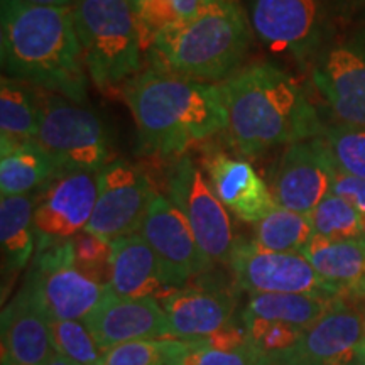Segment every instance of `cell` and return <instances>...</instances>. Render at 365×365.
I'll return each mask as SVG.
<instances>
[{"label": "cell", "mask_w": 365, "mask_h": 365, "mask_svg": "<svg viewBox=\"0 0 365 365\" xmlns=\"http://www.w3.org/2000/svg\"><path fill=\"white\" fill-rule=\"evenodd\" d=\"M0 56L11 78L76 103L86 100V68L71 7L0 0Z\"/></svg>", "instance_id": "cell-1"}, {"label": "cell", "mask_w": 365, "mask_h": 365, "mask_svg": "<svg viewBox=\"0 0 365 365\" xmlns=\"http://www.w3.org/2000/svg\"><path fill=\"white\" fill-rule=\"evenodd\" d=\"M203 4L205 0H140L137 4V27L143 51H149L159 34L188 19Z\"/></svg>", "instance_id": "cell-28"}, {"label": "cell", "mask_w": 365, "mask_h": 365, "mask_svg": "<svg viewBox=\"0 0 365 365\" xmlns=\"http://www.w3.org/2000/svg\"><path fill=\"white\" fill-rule=\"evenodd\" d=\"M228 264L237 284L252 294L287 293L345 298L339 287L314 271L303 254L274 252L259 247L255 242H237Z\"/></svg>", "instance_id": "cell-9"}, {"label": "cell", "mask_w": 365, "mask_h": 365, "mask_svg": "<svg viewBox=\"0 0 365 365\" xmlns=\"http://www.w3.org/2000/svg\"><path fill=\"white\" fill-rule=\"evenodd\" d=\"M44 365H78V364H75V362H71L70 359H66V357H63V355H59V354H54L51 359L48 360V362H46Z\"/></svg>", "instance_id": "cell-39"}, {"label": "cell", "mask_w": 365, "mask_h": 365, "mask_svg": "<svg viewBox=\"0 0 365 365\" xmlns=\"http://www.w3.org/2000/svg\"><path fill=\"white\" fill-rule=\"evenodd\" d=\"M130 2H134V4H135V6H137V4H139V2H140V0H130Z\"/></svg>", "instance_id": "cell-41"}, {"label": "cell", "mask_w": 365, "mask_h": 365, "mask_svg": "<svg viewBox=\"0 0 365 365\" xmlns=\"http://www.w3.org/2000/svg\"><path fill=\"white\" fill-rule=\"evenodd\" d=\"M2 365H44L56 354L51 318L33 282L24 286L2 312Z\"/></svg>", "instance_id": "cell-16"}, {"label": "cell", "mask_w": 365, "mask_h": 365, "mask_svg": "<svg viewBox=\"0 0 365 365\" xmlns=\"http://www.w3.org/2000/svg\"><path fill=\"white\" fill-rule=\"evenodd\" d=\"M36 203L31 195L2 196L0 200V242L9 271H21L33 257Z\"/></svg>", "instance_id": "cell-24"}, {"label": "cell", "mask_w": 365, "mask_h": 365, "mask_svg": "<svg viewBox=\"0 0 365 365\" xmlns=\"http://www.w3.org/2000/svg\"><path fill=\"white\" fill-rule=\"evenodd\" d=\"M124 98L149 153L173 156L225 132L227 110L218 85L150 66L124 86Z\"/></svg>", "instance_id": "cell-3"}, {"label": "cell", "mask_w": 365, "mask_h": 365, "mask_svg": "<svg viewBox=\"0 0 365 365\" xmlns=\"http://www.w3.org/2000/svg\"><path fill=\"white\" fill-rule=\"evenodd\" d=\"M98 173H66L44 191L34 212L38 250L71 240L85 230L97 203Z\"/></svg>", "instance_id": "cell-15"}, {"label": "cell", "mask_w": 365, "mask_h": 365, "mask_svg": "<svg viewBox=\"0 0 365 365\" xmlns=\"http://www.w3.org/2000/svg\"><path fill=\"white\" fill-rule=\"evenodd\" d=\"M257 364L365 365V318L349 299H339L325 317L307 328L287 352Z\"/></svg>", "instance_id": "cell-13"}, {"label": "cell", "mask_w": 365, "mask_h": 365, "mask_svg": "<svg viewBox=\"0 0 365 365\" xmlns=\"http://www.w3.org/2000/svg\"><path fill=\"white\" fill-rule=\"evenodd\" d=\"M210 349L215 350H239L244 346H249V335L244 325H237V323L230 322L225 327H222L220 330L203 340Z\"/></svg>", "instance_id": "cell-37"}, {"label": "cell", "mask_w": 365, "mask_h": 365, "mask_svg": "<svg viewBox=\"0 0 365 365\" xmlns=\"http://www.w3.org/2000/svg\"><path fill=\"white\" fill-rule=\"evenodd\" d=\"M27 2L44 7H73L75 0H27Z\"/></svg>", "instance_id": "cell-38"}, {"label": "cell", "mask_w": 365, "mask_h": 365, "mask_svg": "<svg viewBox=\"0 0 365 365\" xmlns=\"http://www.w3.org/2000/svg\"><path fill=\"white\" fill-rule=\"evenodd\" d=\"M193 346L186 340H135L107 350L100 365H180Z\"/></svg>", "instance_id": "cell-29"}, {"label": "cell", "mask_w": 365, "mask_h": 365, "mask_svg": "<svg viewBox=\"0 0 365 365\" xmlns=\"http://www.w3.org/2000/svg\"><path fill=\"white\" fill-rule=\"evenodd\" d=\"M331 193L339 195L352 207L357 210L360 220H362L364 235H365V180L355 178L352 175H346L339 170L335 178V185H333Z\"/></svg>", "instance_id": "cell-36"}, {"label": "cell", "mask_w": 365, "mask_h": 365, "mask_svg": "<svg viewBox=\"0 0 365 365\" xmlns=\"http://www.w3.org/2000/svg\"><path fill=\"white\" fill-rule=\"evenodd\" d=\"M154 196L149 178L135 164L115 159L98 173V196L85 230L107 242L137 234Z\"/></svg>", "instance_id": "cell-12"}, {"label": "cell", "mask_w": 365, "mask_h": 365, "mask_svg": "<svg viewBox=\"0 0 365 365\" xmlns=\"http://www.w3.org/2000/svg\"><path fill=\"white\" fill-rule=\"evenodd\" d=\"M170 200L190 222L200 249L212 262H230L237 245L230 215L198 166L182 158L168 182Z\"/></svg>", "instance_id": "cell-10"}, {"label": "cell", "mask_w": 365, "mask_h": 365, "mask_svg": "<svg viewBox=\"0 0 365 365\" xmlns=\"http://www.w3.org/2000/svg\"><path fill=\"white\" fill-rule=\"evenodd\" d=\"M257 365H294V364H257Z\"/></svg>", "instance_id": "cell-40"}, {"label": "cell", "mask_w": 365, "mask_h": 365, "mask_svg": "<svg viewBox=\"0 0 365 365\" xmlns=\"http://www.w3.org/2000/svg\"><path fill=\"white\" fill-rule=\"evenodd\" d=\"M139 234L163 262L173 286L207 272L213 262L200 249L190 222L168 196L154 193Z\"/></svg>", "instance_id": "cell-14"}, {"label": "cell", "mask_w": 365, "mask_h": 365, "mask_svg": "<svg viewBox=\"0 0 365 365\" xmlns=\"http://www.w3.org/2000/svg\"><path fill=\"white\" fill-rule=\"evenodd\" d=\"M227 110L225 134L244 156L319 137L317 110L289 73L271 63H252L217 83Z\"/></svg>", "instance_id": "cell-2"}, {"label": "cell", "mask_w": 365, "mask_h": 365, "mask_svg": "<svg viewBox=\"0 0 365 365\" xmlns=\"http://www.w3.org/2000/svg\"><path fill=\"white\" fill-rule=\"evenodd\" d=\"M303 255L323 279L339 287L345 298H365V237L330 240L313 235Z\"/></svg>", "instance_id": "cell-22"}, {"label": "cell", "mask_w": 365, "mask_h": 365, "mask_svg": "<svg viewBox=\"0 0 365 365\" xmlns=\"http://www.w3.org/2000/svg\"><path fill=\"white\" fill-rule=\"evenodd\" d=\"M203 168L218 200L242 222L257 223L277 207L269 185L247 159L208 150Z\"/></svg>", "instance_id": "cell-19"}, {"label": "cell", "mask_w": 365, "mask_h": 365, "mask_svg": "<svg viewBox=\"0 0 365 365\" xmlns=\"http://www.w3.org/2000/svg\"><path fill=\"white\" fill-rule=\"evenodd\" d=\"M71 9L86 73L98 90H113L139 75L143 48L134 2L75 0Z\"/></svg>", "instance_id": "cell-5"}, {"label": "cell", "mask_w": 365, "mask_h": 365, "mask_svg": "<svg viewBox=\"0 0 365 365\" xmlns=\"http://www.w3.org/2000/svg\"><path fill=\"white\" fill-rule=\"evenodd\" d=\"M59 171L49 154L36 143H2L0 145V191L2 196L29 195L56 180Z\"/></svg>", "instance_id": "cell-23"}, {"label": "cell", "mask_w": 365, "mask_h": 365, "mask_svg": "<svg viewBox=\"0 0 365 365\" xmlns=\"http://www.w3.org/2000/svg\"><path fill=\"white\" fill-rule=\"evenodd\" d=\"M257 354L250 349V345L228 352L210 349L203 340H196L181 359L180 365H257Z\"/></svg>", "instance_id": "cell-35"}, {"label": "cell", "mask_w": 365, "mask_h": 365, "mask_svg": "<svg viewBox=\"0 0 365 365\" xmlns=\"http://www.w3.org/2000/svg\"><path fill=\"white\" fill-rule=\"evenodd\" d=\"M252 34L242 0H205L198 12L159 34L149 56L153 66L220 83L240 70Z\"/></svg>", "instance_id": "cell-4"}, {"label": "cell", "mask_w": 365, "mask_h": 365, "mask_svg": "<svg viewBox=\"0 0 365 365\" xmlns=\"http://www.w3.org/2000/svg\"><path fill=\"white\" fill-rule=\"evenodd\" d=\"M325 140L333 161L341 173L365 180V127H325L319 135Z\"/></svg>", "instance_id": "cell-32"}, {"label": "cell", "mask_w": 365, "mask_h": 365, "mask_svg": "<svg viewBox=\"0 0 365 365\" xmlns=\"http://www.w3.org/2000/svg\"><path fill=\"white\" fill-rule=\"evenodd\" d=\"M51 336L56 354L78 365H100L105 352L85 322H51Z\"/></svg>", "instance_id": "cell-31"}, {"label": "cell", "mask_w": 365, "mask_h": 365, "mask_svg": "<svg viewBox=\"0 0 365 365\" xmlns=\"http://www.w3.org/2000/svg\"><path fill=\"white\" fill-rule=\"evenodd\" d=\"M41 120L36 143L66 173L102 171L110 161V143L100 117L81 103L44 91L39 97Z\"/></svg>", "instance_id": "cell-6"}, {"label": "cell", "mask_w": 365, "mask_h": 365, "mask_svg": "<svg viewBox=\"0 0 365 365\" xmlns=\"http://www.w3.org/2000/svg\"><path fill=\"white\" fill-rule=\"evenodd\" d=\"M70 242L73 254H75L76 266L85 274H88L90 277H93V279L103 282V284H108V279H110L112 255L110 242L100 239L98 235L90 234L86 230L80 232Z\"/></svg>", "instance_id": "cell-34"}, {"label": "cell", "mask_w": 365, "mask_h": 365, "mask_svg": "<svg viewBox=\"0 0 365 365\" xmlns=\"http://www.w3.org/2000/svg\"><path fill=\"white\" fill-rule=\"evenodd\" d=\"M39 98L24 81L0 80V143L34 140L39 130Z\"/></svg>", "instance_id": "cell-26"}, {"label": "cell", "mask_w": 365, "mask_h": 365, "mask_svg": "<svg viewBox=\"0 0 365 365\" xmlns=\"http://www.w3.org/2000/svg\"><path fill=\"white\" fill-rule=\"evenodd\" d=\"M344 298H323L314 294H252L242 317L261 318L307 330L323 318Z\"/></svg>", "instance_id": "cell-25"}, {"label": "cell", "mask_w": 365, "mask_h": 365, "mask_svg": "<svg viewBox=\"0 0 365 365\" xmlns=\"http://www.w3.org/2000/svg\"><path fill=\"white\" fill-rule=\"evenodd\" d=\"M313 235L312 217L276 207L255 223L254 242L259 247L274 252L303 254Z\"/></svg>", "instance_id": "cell-27"}, {"label": "cell", "mask_w": 365, "mask_h": 365, "mask_svg": "<svg viewBox=\"0 0 365 365\" xmlns=\"http://www.w3.org/2000/svg\"><path fill=\"white\" fill-rule=\"evenodd\" d=\"M103 352L135 340H176L170 319L156 298H120L110 294L85 319Z\"/></svg>", "instance_id": "cell-18"}, {"label": "cell", "mask_w": 365, "mask_h": 365, "mask_svg": "<svg viewBox=\"0 0 365 365\" xmlns=\"http://www.w3.org/2000/svg\"><path fill=\"white\" fill-rule=\"evenodd\" d=\"M176 340L196 341L208 339L232 322L235 296L217 286H188L161 298Z\"/></svg>", "instance_id": "cell-20"}, {"label": "cell", "mask_w": 365, "mask_h": 365, "mask_svg": "<svg viewBox=\"0 0 365 365\" xmlns=\"http://www.w3.org/2000/svg\"><path fill=\"white\" fill-rule=\"evenodd\" d=\"M312 78L341 124L365 127V46H333L318 59Z\"/></svg>", "instance_id": "cell-17"}, {"label": "cell", "mask_w": 365, "mask_h": 365, "mask_svg": "<svg viewBox=\"0 0 365 365\" xmlns=\"http://www.w3.org/2000/svg\"><path fill=\"white\" fill-rule=\"evenodd\" d=\"M108 286L113 294L132 299L164 298L178 289L156 252L139 232L112 242Z\"/></svg>", "instance_id": "cell-21"}, {"label": "cell", "mask_w": 365, "mask_h": 365, "mask_svg": "<svg viewBox=\"0 0 365 365\" xmlns=\"http://www.w3.org/2000/svg\"><path fill=\"white\" fill-rule=\"evenodd\" d=\"M336 168L322 137L287 145L269 170V188L277 207L312 215L335 185Z\"/></svg>", "instance_id": "cell-11"}, {"label": "cell", "mask_w": 365, "mask_h": 365, "mask_svg": "<svg viewBox=\"0 0 365 365\" xmlns=\"http://www.w3.org/2000/svg\"><path fill=\"white\" fill-rule=\"evenodd\" d=\"M249 335L250 349L257 354L259 360L276 357L298 345L303 336V328L284 325V323L266 322L261 318L242 317Z\"/></svg>", "instance_id": "cell-33"}, {"label": "cell", "mask_w": 365, "mask_h": 365, "mask_svg": "<svg viewBox=\"0 0 365 365\" xmlns=\"http://www.w3.org/2000/svg\"><path fill=\"white\" fill-rule=\"evenodd\" d=\"M27 279L51 322H85L112 291L76 266L70 240L38 250Z\"/></svg>", "instance_id": "cell-8"}, {"label": "cell", "mask_w": 365, "mask_h": 365, "mask_svg": "<svg viewBox=\"0 0 365 365\" xmlns=\"http://www.w3.org/2000/svg\"><path fill=\"white\" fill-rule=\"evenodd\" d=\"M309 217L313 222L314 235H322L330 240H350L365 237L357 210L335 193L328 195Z\"/></svg>", "instance_id": "cell-30"}, {"label": "cell", "mask_w": 365, "mask_h": 365, "mask_svg": "<svg viewBox=\"0 0 365 365\" xmlns=\"http://www.w3.org/2000/svg\"><path fill=\"white\" fill-rule=\"evenodd\" d=\"M252 33L269 51L307 61L331 29V0H242Z\"/></svg>", "instance_id": "cell-7"}]
</instances>
